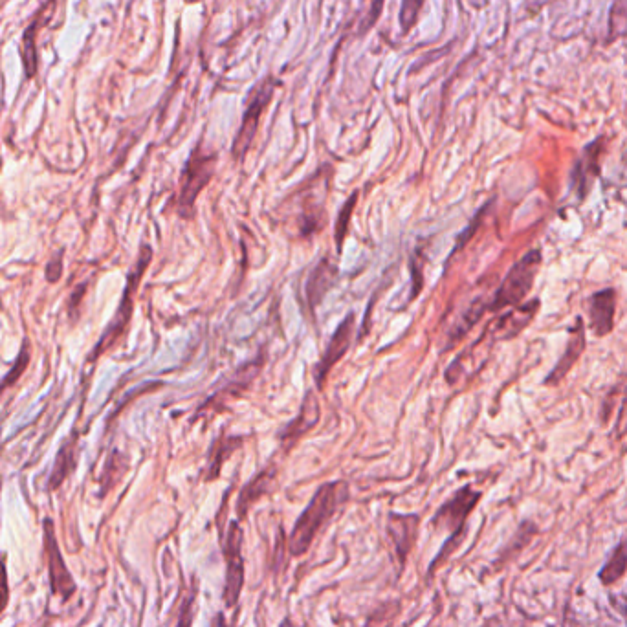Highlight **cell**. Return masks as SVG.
I'll return each mask as SVG.
<instances>
[{"label": "cell", "mask_w": 627, "mask_h": 627, "mask_svg": "<svg viewBox=\"0 0 627 627\" xmlns=\"http://www.w3.org/2000/svg\"><path fill=\"white\" fill-rule=\"evenodd\" d=\"M44 554H46V563H48L52 593L55 596H61L63 602L70 600V596L76 593V582H74L72 574L66 569L63 554H61L59 543L55 538L52 519L44 521Z\"/></svg>", "instance_id": "30bf717a"}, {"label": "cell", "mask_w": 627, "mask_h": 627, "mask_svg": "<svg viewBox=\"0 0 627 627\" xmlns=\"http://www.w3.org/2000/svg\"><path fill=\"white\" fill-rule=\"evenodd\" d=\"M569 627H576V626H569Z\"/></svg>", "instance_id": "4dcf8cb0"}, {"label": "cell", "mask_w": 627, "mask_h": 627, "mask_svg": "<svg viewBox=\"0 0 627 627\" xmlns=\"http://www.w3.org/2000/svg\"><path fill=\"white\" fill-rule=\"evenodd\" d=\"M321 417L319 411L318 396L314 395V391H308L303 404L299 407V413L296 418H292L285 428L279 433V444L283 450H292L297 444V440L303 439L310 429L316 428V424Z\"/></svg>", "instance_id": "4fadbf2b"}, {"label": "cell", "mask_w": 627, "mask_h": 627, "mask_svg": "<svg viewBox=\"0 0 627 627\" xmlns=\"http://www.w3.org/2000/svg\"><path fill=\"white\" fill-rule=\"evenodd\" d=\"M349 497L351 490L347 481H329L319 486L290 532L288 552L292 558H301L307 554L319 532L340 512Z\"/></svg>", "instance_id": "6da1fadb"}, {"label": "cell", "mask_w": 627, "mask_h": 627, "mask_svg": "<svg viewBox=\"0 0 627 627\" xmlns=\"http://www.w3.org/2000/svg\"><path fill=\"white\" fill-rule=\"evenodd\" d=\"M151 259H153V250L145 244V246H142V253H140V257H138V263H136V266L132 268L131 274H129V281H127V286H125V294H123V299H121L118 314H116L114 321L110 323L107 332L103 334V338L98 341V347L92 352V358H90V360H96L101 352L110 349V347L118 341L121 334H123V330L127 329V325H129L132 316L134 292L138 290L140 279H142V275L145 274V268L149 266Z\"/></svg>", "instance_id": "8992f818"}, {"label": "cell", "mask_w": 627, "mask_h": 627, "mask_svg": "<svg viewBox=\"0 0 627 627\" xmlns=\"http://www.w3.org/2000/svg\"><path fill=\"white\" fill-rule=\"evenodd\" d=\"M483 494L479 490H473V486L466 484L451 495L446 503L439 506L435 516L431 519V525L437 530H446L448 534H466V521L479 505Z\"/></svg>", "instance_id": "52a82bcc"}, {"label": "cell", "mask_w": 627, "mask_h": 627, "mask_svg": "<svg viewBox=\"0 0 627 627\" xmlns=\"http://www.w3.org/2000/svg\"><path fill=\"white\" fill-rule=\"evenodd\" d=\"M279 627H299V626H297L296 622H294V620H292L290 616H286V618H283V620H281V624H279Z\"/></svg>", "instance_id": "f1b7e54d"}, {"label": "cell", "mask_w": 627, "mask_h": 627, "mask_svg": "<svg viewBox=\"0 0 627 627\" xmlns=\"http://www.w3.org/2000/svg\"><path fill=\"white\" fill-rule=\"evenodd\" d=\"M275 479H277V468L275 466H266L264 470L257 473L255 477H252L248 483L244 484L237 497V506H235V512H237V519L244 521L252 506L264 497L266 494H270L272 486H274Z\"/></svg>", "instance_id": "2e32d148"}, {"label": "cell", "mask_w": 627, "mask_h": 627, "mask_svg": "<svg viewBox=\"0 0 627 627\" xmlns=\"http://www.w3.org/2000/svg\"><path fill=\"white\" fill-rule=\"evenodd\" d=\"M627 35V0H615L609 11V41Z\"/></svg>", "instance_id": "7402d4cb"}, {"label": "cell", "mask_w": 627, "mask_h": 627, "mask_svg": "<svg viewBox=\"0 0 627 627\" xmlns=\"http://www.w3.org/2000/svg\"><path fill=\"white\" fill-rule=\"evenodd\" d=\"M488 627H501V624H499V620H490Z\"/></svg>", "instance_id": "f546056e"}, {"label": "cell", "mask_w": 627, "mask_h": 627, "mask_svg": "<svg viewBox=\"0 0 627 627\" xmlns=\"http://www.w3.org/2000/svg\"><path fill=\"white\" fill-rule=\"evenodd\" d=\"M220 547L224 554L226 563V576H224V591H222V602L226 609H235L241 600L242 589L246 582V565L242 556L244 547V530H242L239 519L231 521L226 528V536H222Z\"/></svg>", "instance_id": "5b68a950"}, {"label": "cell", "mask_w": 627, "mask_h": 627, "mask_svg": "<svg viewBox=\"0 0 627 627\" xmlns=\"http://www.w3.org/2000/svg\"><path fill=\"white\" fill-rule=\"evenodd\" d=\"M538 308L539 301L538 299H534V301H530L527 305H519V307H516V310H512V312H508L505 316H501V318L497 319L494 329L497 340H508V338L517 336L521 330L527 327L528 323L532 321V318L536 316Z\"/></svg>", "instance_id": "d6986e66"}, {"label": "cell", "mask_w": 627, "mask_h": 627, "mask_svg": "<svg viewBox=\"0 0 627 627\" xmlns=\"http://www.w3.org/2000/svg\"><path fill=\"white\" fill-rule=\"evenodd\" d=\"M28 363H30V345H28V341H24L21 352H19V358H17V362H15V367H11L8 376L0 382V395L21 378L22 373H24L26 367H28Z\"/></svg>", "instance_id": "603a6c76"}, {"label": "cell", "mask_w": 627, "mask_h": 627, "mask_svg": "<svg viewBox=\"0 0 627 627\" xmlns=\"http://www.w3.org/2000/svg\"><path fill=\"white\" fill-rule=\"evenodd\" d=\"M585 345H587V341H585V327H583L582 318H578L571 329L567 349L563 352L560 362L554 365V369L545 378V385L560 384L561 380L574 367V363L578 362V358L582 356V352L585 351Z\"/></svg>", "instance_id": "e0dca14e"}, {"label": "cell", "mask_w": 627, "mask_h": 627, "mask_svg": "<svg viewBox=\"0 0 627 627\" xmlns=\"http://www.w3.org/2000/svg\"><path fill=\"white\" fill-rule=\"evenodd\" d=\"M63 274V255L59 253V255H55L54 259H52V263L46 266V279L50 281V283H55L59 277Z\"/></svg>", "instance_id": "484cf974"}, {"label": "cell", "mask_w": 627, "mask_h": 627, "mask_svg": "<svg viewBox=\"0 0 627 627\" xmlns=\"http://www.w3.org/2000/svg\"><path fill=\"white\" fill-rule=\"evenodd\" d=\"M209 627H230L228 626V622H226V615L222 613V611H217L215 616H213V620H211V624Z\"/></svg>", "instance_id": "83f0119b"}, {"label": "cell", "mask_w": 627, "mask_h": 627, "mask_svg": "<svg viewBox=\"0 0 627 627\" xmlns=\"http://www.w3.org/2000/svg\"><path fill=\"white\" fill-rule=\"evenodd\" d=\"M277 81L274 77H264L261 83H257L250 90L246 103H244V112H242L241 127L235 134L231 154L237 162H242L246 158V154L252 149L253 140L259 131V123L263 118L264 110L268 109V105L272 103L274 98Z\"/></svg>", "instance_id": "277c9868"}, {"label": "cell", "mask_w": 627, "mask_h": 627, "mask_svg": "<svg viewBox=\"0 0 627 627\" xmlns=\"http://www.w3.org/2000/svg\"><path fill=\"white\" fill-rule=\"evenodd\" d=\"M627 571V539H622L616 549L613 550V554L609 556V560L605 561L602 571L598 574L600 582L604 585H613L618 582Z\"/></svg>", "instance_id": "44dd1931"}, {"label": "cell", "mask_w": 627, "mask_h": 627, "mask_svg": "<svg viewBox=\"0 0 627 627\" xmlns=\"http://www.w3.org/2000/svg\"><path fill=\"white\" fill-rule=\"evenodd\" d=\"M356 200H358V191H354L351 198L347 200V204L341 208L340 217H338V222H336V246H338V250H341L343 241H345V237H347L349 222H351L352 217V209H354Z\"/></svg>", "instance_id": "cb8c5ba5"}, {"label": "cell", "mask_w": 627, "mask_h": 627, "mask_svg": "<svg viewBox=\"0 0 627 627\" xmlns=\"http://www.w3.org/2000/svg\"><path fill=\"white\" fill-rule=\"evenodd\" d=\"M589 327L594 336L602 338L611 334L615 327L616 294L613 288H605L589 297Z\"/></svg>", "instance_id": "9a60e30c"}, {"label": "cell", "mask_w": 627, "mask_h": 627, "mask_svg": "<svg viewBox=\"0 0 627 627\" xmlns=\"http://www.w3.org/2000/svg\"><path fill=\"white\" fill-rule=\"evenodd\" d=\"M242 442H244V437H239V435H226V433H222L220 437L213 440V444H211V448H209L206 472H204V479H206L208 483L219 479L224 462L228 461L235 451L242 448Z\"/></svg>", "instance_id": "ac0fdd59"}, {"label": "cell", "mask_w": 627, "mask_h": 627, "mask_svg": "<svg viewBox=\"0 0 627 627\" xmlns=\"http://www.w3.org/2000/svg\"><path fill=\"white\" fill-rule=\"evenodd\" d=\"M543 263V255L539 250H532L527 255H523L506 274L503 283L497 288L494 297L488 303L490 312H499L506 307H519L523 299L532 290V285L536 281L539 266Z\"/></svg>", "instance_id": "3957f363"}, {"label": "cell", "mask_w": 627, "mask_h": 627, "mask_svg": "<svg viewBox=\"0 0 627 627\" xmlns=\"http://www.w3.org/2000/svg\"><path fill=\"white\" fill-rule=\"evenodd\" d=\"M10 591H8V576H6V567L4 561L0 560V613L4 611V607L8 605Z\"/></svg>", "instance_id": "4316f807"}, {"label": "cell", "mask_w": 627, "mask_h": 627, "mask_svg": "<svg viewBox=\"0 0 627 627\" xmlns=\"http://www.w3.org/2000/svg\"><path fill=\"white\" fill-rule=\"evenodd\" d=\"M354 323H356V318H354V314L351 312L347 318L341 321L338 329L334 330V334L330 336L327 349L321 354L319 362L314 365L312 376H314V382H316L318 389H323V385L327 382L334 365L340 362L341 358L351 349L352 338H354Z\"/></svg>", "instance_id": "8fae6325"}, {"label": "cell", "mask_w": 627, "mask_h": 627, "mask_svg": "<svg viewBox=\"0 0 627 627\" xmlns=\"http://www.w3.org/2000/svg\"><path fill=\"white\" fill-rule=\"evenodd\" d=\"M604 138H596L583 149L582 158L576 162L571 173V186L580 200L587 198L594 180L600 175V156L604 153Z\"/></svg>", "instance_id": "7c38bea8"}, {"label": "cell", "mask_w": 627, "mask_h": 627, "mask_svg": "<svg viewBox=\"0 0 627 627\" xmlns=\"http://www.w3.org/2000/svg\"><path fill=\"white\" fill-rule=\"evenodd\" d=\"M217 167V153L204 149L202 143L193 147L180 173V189L176 195V211L182 219H193L200 193L208 187Z\"/></svg>", "instance_id": "7a4b0ae2"}, {"label": "cell", "mask_w": 627, "mask_h": 627, "mask_svg": "<svg viewBox=\"0 0 627 627\" xmlns=\"http://www.w3.org/2000/svg\"><path fill=\"white\" fill-rule=\"evenodd\" d=\"M76 444V439L66 440L65 444L61 446L59 453H57L54 470H52L50 483H48L50 490L59 488L61 484L65 483L66 477L74 472V468H76Z\"/></svg>", "instance_id": "ffe728a7"}, {"label": "cell", "mask_w": 627, "mask_h": 627, "mask_svg": "<svg viewBox=\"0 0 627 627\" xmlns=\"http://www.w3.org/2000/svg\"><path fill=\"white\" fill-rule=\"evenodd\" d=\"M338 281V266L330 261L329 257H323L308 275L305 285V301L308 310L316 312V308L323 303L325 296L334 288Z\"/></svg>", "instance_id": "5bb4252c"}, {"label": "cell", "mask_w": 627, "mask_h": 627, "mask_svg": "<svg viewBox=\"0 0 627 627\" xmlns=\"http://www.w3.org/2000/svg\"><path fill=\"white\" fill-rule=\"evenodd\" d=\"M263 362V358L259 356L252 362L242 365L241 369L231 376L224 387H220L215 395L209 396L208 400L198 407L195 418L197 420L198 418H213L217 413H222L233 400H237L253 384V380L259 376Z\"/></svg>", "instance_id": "ba28073f"}, {"label": "cell", "mask_w": 627, "mask_h": 627, "mask_svg": "<svg viewBox=\"0 0 627 627\" xmlns=\"http://www.w3.org/2000/svg\"><path fill=\"white\" fill-rule=\"evenodd\" d=\"M424 6V0H402V6H400V26H402V33H407L413 24L417 22L418 13Z\"/></svg>", "instance_id": "d4e9b609"}, {"label": "cell", "mask_w": 627, "mask_h": 627, "mask_svg": "<svg viewBox=\"0 0 627 627\" xmlns=\"http://www.w3.org/2000/svg\"><path fill=\"white\" fill-rule=\"evenodd\" d=\"M385 530L393 547V560L396 563V574L400 576L406 569L407 558L415 549L420 530L418 514H398L389 512L385 521Z\"/></svg>", "instance_id": "9c48e42d"}]
</instances>
